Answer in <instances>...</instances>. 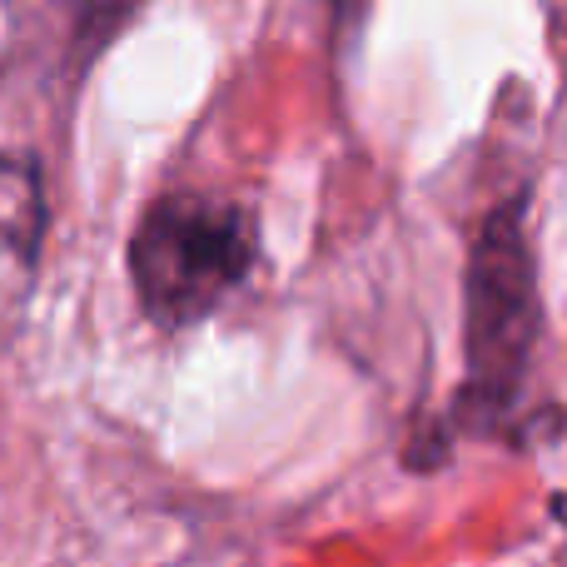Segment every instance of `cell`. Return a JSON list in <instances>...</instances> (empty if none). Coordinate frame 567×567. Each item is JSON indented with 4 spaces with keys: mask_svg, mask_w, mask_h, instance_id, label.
I'll return each mask as SVG.
<instances>
[{
    "mask_svg": "<svg viewBox=\"0 0 567 567\" xmlns=\"http://www.w3.org/2000/svg\"><path fill=\"white\" fill-rule=\"evenodd\" d=\"M339 6H343V10H353V6H359V0H339Z\"/></svg>",
    "mask_w": 567,
    "mask_h": 567,
    "instance_id": "4",
    "label": "cell"
},
{
    "mask_svg": "<svg viewBox=\"0 0 567 567\" xmlns=\"http://www.w3.org/2000/svg\"><path fill=\"white\" fill-rule=\"evenodd\" d=\"M40 225H45L40 169L25 155H0V329L20 319V303L35 279Z\"/></svg>",
    "mask_w": 567,
    "mask_h": 567,
    "instance_id": "3",
    "label": "cell"
},
{
    "mask_svg": "<svg viewBox=\"0 0 567 567\" xmlns=\"http://www.w3.org/2000/svg\"><path fill=\"white\" fill-rule=\"evenodd\" d=\"M255 265V225L215 195H169L145 209L130 239L140 303L159 323L205 319Z\"/></svg>",
    "mask_w": 567,
    "mask_h": 567,
    "instance_id": "1",
    "label": "cell"
},
{
    "mask_svg": "<svg viewBox=\"0 0 567 567\" xmlns=\"http://www.w3.org/2000/svg\"><path fill=\"white\" fill-rule=\"evenodd\" d=\"M533 343V269L523 249L518 215H498L483 229L473 255V293H468V349L473 383L488 403H503L523 373Z\"/></svg>",
    "mask_w": 567,
    "mask_h": 567,
    "instance_id": "2",
    "label": "cell"
}]
</instances>
